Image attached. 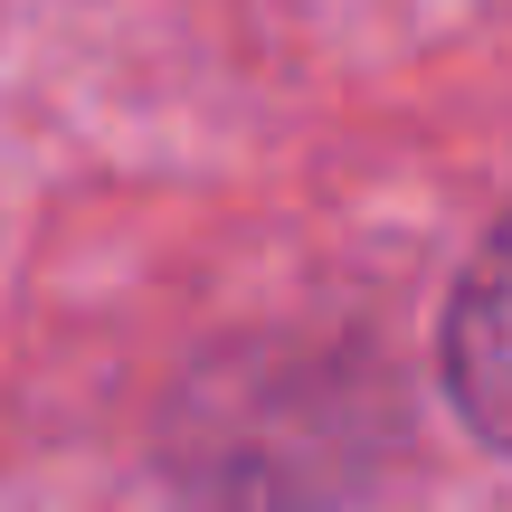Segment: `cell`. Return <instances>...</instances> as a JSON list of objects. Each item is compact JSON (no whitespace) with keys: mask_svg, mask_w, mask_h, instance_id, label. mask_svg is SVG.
<instances>
[{"mask_svg":"<svg viewBox=\"0 0 512 512\" xmlns=\"http://www.w3.org/2000/svg\"><path fill=\"white\" fill-rule=\"evenodd\" d=\"M446 389L475 437L512 446V219L475 247L456 304H446Z\"/></svg>","mask_w":512,"mask_h":512,"instance_id":"6da1fadb","label":"cell"}]
</instances>
